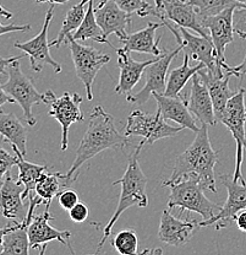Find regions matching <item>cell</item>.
<instances>
[{
  "label": "cell",
  "instance_id": "1",
  "mask_svg": "<svg viewBox=\"0 0 246 255\" xmlns=\"http://www.w3.org/2000/svg\"><path fill=\"white\" fill-rule=\"evenodd\" d=\"M129 145V137L121 135L115 128L114 117L105 112L100 106H97L89 114L88 128L76 150L73 166L65 174V182L75 180V172L87 161L96 157L98 153L110 148L124 150Z\"/></svg>",
  "mask_w": 246,
  "mask_h": 255
},
{
  "label": "cell",
  "instance_id": "2",
  "mask_svg": "<svg viewBox=\"0 0 246 255\" xmlns=\"http://www.w3.org/2000/svg\"><path fill=\"white\" fill-rule=\"evenodd\" d=\"M218 162V152L214 151L208 137V126L202 123L196 131V137L185 152L179 155L174 164L173 173L168 180H164V187L173 184L190 174L197 175L203 189L217 193L214 167Z\"/></svg>",
  "mask_w": 246,
  "mask_h": 255
},
{
  "label": "cell",
  "instance_id": "3",
  "mask_svg": "<svg viewBox=\"0 0 246 255\" xmlns=\"http://www.w3.org/2000/svg\"><path fill=\"white\" fill-rule=\"evenodd\" d=\"M141 148L136 147V150L131 153L128 161V167L123 177L119 180L113 182V185H120V198H119L118 206H116L112 219L107 223L103 231V237L98 244V249H102L104 242L109 238L113 227L125 210L132 206L146 207L148 198L146 193L147 178L142 172L139 163V155Z\"/></svg>",
  "mask_w": 246,
  "mask_h": 255
},
{
  "label": "cell",
  "instance_id": "4",
  "mask_svg": "<svg viewBox=\"0 0 246 255\" xmlns=\"http://www.w3.org/2000/svg\"><path fill=\"white\" fill-rule=\"evenodd\" d=\"M170 188V198H169V209L180 207L189 212H196L205 220L214 216L221 210L222 206L214 204L203 194V188L201 185L197 175L190 174L178 182L168 185Z\"/></svg>",
  "mask_w": 246,
  "mask_h": 255
},
{
  "label": "cell",
  "instance_id": "5",
  "mask_svg": "<svg viewBox=\"0 0 246 255\" xmlns=\"http://www.w3.org/2000/svg\"><path fill=\"white\" fill-rule=\"evenodd\" d=\"M245 90L240 87L227 102L223 114H222L219 122L229 129L232 132L233 139L237 143V153H235V169L232 179L234 182H240L242 184H246L245 179L242 173L243 163V152L246 151V132H245V122H246V107L244 103Z\"/></svg>",
  "mask_w": 246,
  "mask_h": 255
},
{
  "label": "cell",
  "instance_id": "6",
  "mask_svg": "<svg viewBox=\"0 0 246 255\" xmlns=\"http://www.w3.org/2000/svg\"><path fill=\"white\" fill-rule=\"evenodd\" d=\"M181 130H184L182 127H173L166 123L158 112L155 114H147L140 110H135L128 117L124 135L126 137H142L141 142L137 145V147L142 150L144 146L153 145L158 140L175 136Z\"/></svg>",
  "mask_w": 246,
  "mask_h": 255
},
{
  "label": "cell",
  "instance_id": "7",
  "mask_svg": "<svg viewBox=\"0 0 246 255\" xmlns=\"http://www.w3.org/2000/svg\"><path fill=\"white\" fill-rule=\"evenodd\" d=\"M65 43L69 44L71 50L74 66H75L76 76L81 80L86 89L87 100H93V82L100 69L109 63L110 57L103 54L96 48L89 46H82L79 41H75L73 36L68 34Z\"/></svg>",
  "mask_w": 246,
  "mask_h": 255
},
{
  "label": "cell",
  "instance_id": "8",
  "mask_svg": "<svg viewBox=\"0 0 246 255\" xmlns=\"http://www.w3.org/2000/svg\"><path fill=\"white\" fill-rule=\"evenodd\" d=\"M7 81L2 84V89L21 106L28 126H36L37 119L33 116L32 108L34 105L43 102V94L38 92L32 79L22 73L18 60L7 66Z\"/></svg>",
  "mask_w": 246,
  "mask_h": 255
},
{
  "label": "cell",
  "instance_id": "9",
  "mask_svg": "<svg viewBox=\"0 0 246 255\" xmlns=\"http://www.w3.org/2000/svg\"><path fill=\"white\" fill-rule=\"evenodd\" d=\"M163 26H165L168 30L175 37L179 47L184 50V54H186L190 59L197 60L202 63L203 65L211 71L219 76L224 75L223 69L218 68L216 63V52L211 39L205 38L202 36H195L191 32L185 27H179L175 23L170 21H162Z\"/></svg>",
  "mask_w": 246,
  "mask_h": 255
},
{
  "label": "cell",
  "instance_id": "10",
  "mask_svg": "<svg viewBox=\"0 0 246 255\" xmlns=\"http://www.w3.org/2000/svg\"><path fill=\"white\" fill-rule=\"evenodd\" d=\"M83 97L79 94L65 92L60 97H57L52 90L43 94V103L50 106L49 116L62 126V151L68 148V135L71 124L83 121V114L80 110V105Z\"/></svg>",
  "mask_w": 246,
  "mask_h": 255
},
{
  "label": "cell",
  "instance_id": "11",
  "mask_svg": "<svg viewBox=\"0 0 246 255\" xmlns=\"http://www.w3.org/2000/svg\"><path fill=\"white\" fill-rule=\"evenodd\" d=\"M150 15L156 16L161 21H170L179 27L192 30L210 39L207 31L201 25V17L196 9L189 2L180 0H155V6L151 9Z\"/></svg>",
  "mask_w": 246,
  "mask_h": 255
},
{
  "label": "cell",
  "instance_id": "12",
  "mask_svg": "<svg viewBox=\"0 0 246 255\" xmlns=\"http://www.w3.org/2000/svg\"><path fill=\"white\" fill-rule=\"evenodd\" d=\"M180 50L181 48L178 47L176 49L171 50V52H164L162 57L156 59L150 65H147L144 71L145 79H146L145 86L137 94L126 95V100L137 106H142L144 103L147 102L152 92L164 94L169 66H170L174 58H176V55L180 53Z\"/></svg>",
  "mask_w": 246,
  "mask_h": 255
},
{
  "label": "cell",
  "instance_id": "13",
  "mask_svg": "<svg viewBox=\"0 0 246 255\" xmlns=\"http://www.w3.org/2000/svg\"><path fill=\"white\" fill-rule=\"evenodd\" d=\"M53 15H54V5H50V7L47 11L46 18H44L43 27L41 32L37 34L34 38L28 42H16L15 47L17 49H21L25 52L26 55H28L31 63V68L36 73L42 71V69L46 65H50L55 73L62 71V65L55 62L49 53V43H48V28L49 23L52 21Z\"/></svg>",
  "mask_w": 246,
  "mask_h": 255
},
{
  "label": "cell",
  "instance_id": "14",
  "mask_svg": "<svg viewBox=\"0 0 246 255\" xmlns=\"http://www.w3.org/2000/svg\"><path fill=\"white\" fill-rule=\"evenodd\" d=\"M219 179H221L222 184L227 188V191H228L227 201L214 216L202 222H198L200 227L214 226L216 230L228 227L230 222L234 221L235 215L240 210L246 209V184H242V183L238 184V182H234L227 174H221Z\"/></svg>",
  "mask_w": 246,
  "mask_h": 255
},
{
  "label": "cell",
  "instance_id": "15",
  "mask_svg": "<svg viewBox=\"0 0 246 255\" xmlns=\"http://www.w3.org/2000/svg\"><path fill=\"white\" fill-rule=\"evenodd\" d=\"M235 7H229L217 15L201 18V25L206 31L210 32L208 36H210L214 52H216L217 66L221 69H223L227 64L226 57H224L226 47L234 41V31H233V11Z\"/></svg>",
  "mask_w": 246,
  "mask_h": 255
},
{
  "label": "cell",
  "instance_id": "16",
  "mask_svg": "<svg viewBox=\"0 0 246 255\" xmlns=\"http://www.w3.org/2000/svg\"><path fill=\"white\" fill-rule=\"evenodd\" d=\"M94 15H96L97 23L102 30V43H107L109 46L112 44L108 41V37L110 34H115L119 42L123 41L128 36L126 28L131 23L132 15L123 11L115 4L114 0L100 1L98 7L94 10Z\"/></svg>",
  "mask_w": 246,
  "mask_h": 255
},
{
  "label": "cell",
  "instance_id": "17",
  "mask_svg": "<svg viewBox=\"0 0 246 255\" xmlns=\"http://www.w3.org/2000/svg\"><path fill=\"white\" fill-rule=\"evenodd\" d=\"M50 220H54V217L47 210L43 214L34 215L32 221L30 222L27 227L30 248H42L41 254H43L47 244L50 241H58L68 247L71 252H74L70 246V241H69L71 237V232H69V231H59L57 228L52 227L49 225Z\"/></svg>",
  "mask_w": 246,
  "mask_h": 255
},
{
  "label": "cell",
  "instance_id": "18",
  "mask_svg": "<svg viewBox=\"0 0 246 255\" xmlns=\"http://www.w3.org/2000/svg\"><path fill=\"white\" fill-rule=\"evenodd\" d=\"M200 228L197 221H182L164 210L161 216L158 238L168 246L181 247L191 241L196 231Z\"/></svg>",
  "mask_w": 246,
  "mask_h": 255
},
{
  "label": "cell",
  "instance_id": "19",
  "mask_svg": "<svg viewBox=\"0 0 246 255\" xmlns=\"http://www.w3.org/2000/svg\"><path fill=\"white\" fill-rule=\"evenodd\" d=\"M23 184L15 180L7 172L0 185V211L2 216L18 222L25 220L27 211L23 205Z\"/></svg>",
  "mask_w": 246,
  "mask_h": 255
},
{
  "label": "cell",
  "instance_id": "20",
  "mask_svg": "<svg viewBox=\"0 0 246 255\" xmlns=\"http://www.w3.org/2000/svg\"><path fill=\"white\" fill-rule=\"evenodd\" d=\"M151 96H153L157 102V112L163 119H170L184 129H190L194 132L200 129L187 107V100L181 95L178 97H171L158 92H152Z\"/></svg>",
  "mask_w": 246,
  "mask_h": 255
},
{
  "label": "cell",
  "instance_id": "21",
  "mask_svg": "<svg viewBox=\"0 0 246 255\" xmlns=\"http://www.w3.org/2000/svg\"><path fill=\"white\" fill-rule=\"evenodd\" d=\"M197 74L200 76L201 81L206 85L208 92H210L216 122H219V119H221L222 114L224 112V108L227 106V102L235 94L229 87V80L232 76L228 73H224L223 76H219L217 74L212 73L206 66L200 69L197 71Z\"/></svg>",
  "mask_w": 246,
  "mask_h": 255
},
{
  "label": "cell",
  "instance_id": "22",
  "mask_svg": "<svg viewBox=\"0 0 246 255\" xmlns=\"http://www.w3.org/2000/svg\"><path fill=\"white\" fill-rule=\"evenodd\" d=\"M191 79V90H190V96L187 98L189 111L196 116V118L201 123H205L207 126H214L217 122L216 117H214L210 92H208L206 85L201 81L197 73L194 74Z\"/></svg>",
  "mask_w": 246,
  "mask_h": 255
},
{
  "label": "cell",
  "instance_id": "23",
  "mask_svg": "<svg viewBox=\"0 0 246 255\" xmlns=\"http://www.w3.org/2000/svg\"><path fill=\"white\" fill-rule=\"evenodd\" d=\"M114 49L118 55V66L120 69V75H119L118 85L115 86V92L116 94H128L136 86L141 76L144 75L145 68L155 62L156 59L136 62L130 57V53L124 50L123 48L120 49L114 48Z\"/></svg>",
  "mask_w": 246,
  "mask_h": 255
},
{
  "label": "cell",
  "instance_id": "24",
  "mask_svg": "<svg viewBox=\"0 0 246 255\" xmlns=\"http://www.w3.org/2000/svg\"><path fill=\"white\" fill-rule=\"evenodd\" d=\"M162 22H150L147 25V27L135 32V33L128 34L123 41H120L121 43H124L123 49L129 53H146V54H153L158 57L162 53V50L158 47L162 36H160L156 39V31L162 27Z\"/></svg>",
  "mask_w": 246,
  "mask_h": 255
},
{
  "label": "cell",
  "instance_id": "25",
  "mask_svg": "<svg viewBox=\"0 0 246 255\" xmlns=\"http://www.w3.org/2000/svg\"><path fill=\"white\" fill-rule=\"evenodd\" d=\"M0 135L4 141L16 146L23 156H27V129L17 116L0 111Z\"/></svg>",
  "mask_w": 246,
  "mask_h": 255
},
{
  "label": "cell",
  "instance_id": "26",
  "mask_svg": "<svg viewBox=\"0 0 246 255\" xmlns=\"http://www.w3.org/2000/svg\"><path fill=\"white\" fill-rule=\"evenodd\" d=\"M31 221H32V219L26 216L23 221H16L12 230L5 233L4 242H2V254H30L27 227Z\"/></svg>",
  "mask_w": 246,
  "mask_h": 255
},
{
  "label": "cell",
  "instance_id": "27",
  "mask_svg": "<svg viewBox=\"0 0 246 255\" xmlns=\"http://www.w3.org/2000/svg\"><path fill=\"white\" fill-rule=\"evenodd\" d=\"M14 150L15 155H16V166L18 167V182L23 184L25 191H23V200L28 196L31 191L34 190L37 183L41 179V177L47 172L46 166H41V164H34L31 162L26 161L25 156L18 151L16 146H11Z\"/></svg>",
  "mask_w": 246,
  "mask_h": 255
},
{
  "label": "cell",
  "instance_id": "28",
  "mask_svg": "<svg viewBox=\"0 0 246 255\" xmlns=\"http://www.w3.org/2000/svg\"><path fill=\"white\" fill-rule=\"evenodd\" d=\"M190 58L186 54H184V62L182 65L179 68L173 69V70L169 73L168 75V81L165 85V91L163 95L165 96H171V97H178L180 96L182 89L185 87V85L187 84L190 79L192 78L194 74H196L200 69H202L203 64L198 63L196 66H190L189 65Z\"/></svg>",
  "mask_w": 246,
  "mask_h": 255
},
{
  "label": "cell",
  "instance_id": "29",
  "mask_svg": "<svg viewBox=\"0 0 246 255\" xmlns=\"http://www.w3.org/2000/svg\"><path fill=\"white\" fill-rule=\"evenodd\" d=\"M89 0H81L78 5H74L68 12H66L64 21H63L62 28H60L59 33H58L57 38L49 43V47L60 48L63 43L65 42L66 36L73 32H75L81 25L82 20H83L84 14H86V5L88 4Z\"/></svg>",
  "mask_w": 246,
  "mask_h": 255
},
{
  "label": "cell",
  "instance_id": "30",
  "mask_svg": "<svg viewBox=\"0 0 246 255\" xmlns=\"http://www.w3.org/2000/svg\"><path fill=\"white\" fill-rule=\"evenodd\" d=\"M93 1L94 0H89L88 7L86 10L83 20H82L81 25L75 32L71 33L73 38L75 41H87V39H93V41L102 43V30L97 23L96 15H94L93 9Z\"/></svg>",
  "mask_w": 246,
  "mask_h": 255
},
{
  "label": "cell",
  "instance_id": "31",
  "mask_svg": "<svg viewBox=\"0 0 246 255\" xmlns=\"http://www.w3.org/2000/svg\"><path fill=\"white\" fill-rule=\"evenodd\" d=\"M63 178H65V174H48L46 172V173L42 175L41 179L38 180L36 188H34V191H36L37 195H38L39 198L43 199V201L46 203L47 211H49V206L53 198H54L55 195H58L59 189L62 188L60 179H63Z\"/></svg>",
  "mask_w": 246,
  "mask_h": 255
},
{
  "label": "cell",
  "instance_id": "32",
  "mask_svg": "<svg viewBox=\"0 0 246 255\" xmlns=\"http://www.w3.org/2000/svg\"><path fill=\"white\" fill-rule=\"evenodd\" d=\"M187 2L196 9L201 18L210 17L229 7H238L243 5L235 0H187Z\"/></svg>",
  "mask_w": 246,
  "mask_h": 255
},
{
  "label": "cell",
  "instance_id": "33",
  "mask_svg": "<svg viewBox=\"0 0 246 255\" xmlns=\"http://www.w3.org/2000/svg\"><path fill=\"white\" fill-rule=\"evenodd\" d=\"M112 246L121 255H135L139 253V239L134 230H123L116 233L112 239Z\"/></svg>",
  "mask_w": 246,
  "mask_h": 255
},
{
  "label": "cell",
  "instance_id": "34",
  "mask_svg": "<svg viewBox=\"0 0 246 255\" xmlns=\"http://www.w3.org/2000/svg\"><path fill=\"white\" fill-rule=\"evenodd\" d=\"M114 2L126 14H137L140 17L150 16V11L152 9V6L145 0H114Z\"/></svg>",
  "mask_w": 246,
  "mask_h": 255
},
{
  "label": "cell",
  "instance_id": "35",
  "mask_svg": "<svg viewBox=\"0 0 246 255\" xmlns=\"http://www.w3.org/2000/svg\"><path fill=\"white\" fill-rule=\"evenodd\" d=\"M233 31L242 39H246V5L235 7L233 11Z\"/></svg>",
  "mask_w": 246,
  "mask_h": 255
},
{
  "label": "cell",
  "instance_id": "36",
  "mask_svg": "<svg viewBox=\"0 0 246 255\" xmlns=\"http://www.w3.org/2000/svg\"><path fill=\"white\" fill-rule=\"evenodd\" d=\"M14 166H16V156H11L0 146V182H2L5 174Z\"/></svg>",
  "mask_w": 246,
  "mask_h": 255
},
{
  "label": "cell",
  "instance_id": "37",
  "mask_svg": "<svg viewBox=\"0 0 246 255\" xmlns=\"http://www.w3.org/2000/svg\"><path fill=\"white\" fill-rule=\"evenodd\" d=\"M58 201L59 205L64 210H70L79 201V195L75 190L65 189L58 193Z\"/></svg>",
  "mask_w": 246,
  "mask_h": 255
},
{
  "label": "cell",
  "instance_id": "38",
  "mask_svg": "<svg viewBox=\"0 0 246 255\" xmlns=\"http://www.w3.org/2000/svg\"><path fill=\"white\" fill-rule=\"evenodd\" d=\"M69 216H70V219L76 223L84 222L87 220V217H88V207H87L84 203L78 201L75 205L69 210Z\"/></svg>",
  "mask_w": 246,
  "mask_h": 255
},
{
  "label": "cell",
  "instance_id": "39",
  "mask_svg": "<svg viewBox=\"0 0 246 255\" xmlns=\"http://www.w3.org/2000/svg\"><path fill=\"white\" fill-rule=\"evenodd\" d=\"M223 70L226 73H228L230 76H235V78H243V76L246 75V50H245V55L243 62L237 66H229L228 64H226V66L223 68Z\"/></svg>",
  "mask_w": 246,
  "mask_h": 255
},
{
  "label": "cell",
  "instance_id": "40",
  "mask_svg": "<svg viewBox=\"0 0 246 255\" xmlns=\"http://www.w3.org/2000/svg\"><path fill=\"white\" fill-rule=\"evenodd\" d=\"M28 30H31L30 25L18 26L16 23H10V25H1V23H0V36L11 33V32H26Z\"/></svg>",
  "mask_w": 246,
  "mask_h": 255
},
{
  "label": "cell",
  "instance_id": "41",
  "mask_svg": "<svg viewBox=\"0 0 246 255\" xmlns=\"http://www.w3.org/2000/svg\"><path fill=\"white\" fill-rule=\"evenodd\" d=\"M26 54L23 55H17V57H10V58H4V57H0V74H5L6 75L7 74V66L10 65L12 62H15V60H20L22 59L23 57H25Z\"/></svg>",
  "mask_w": 246,
  "mask_h": 255
},
{
  "label": "cell",
  "instance_id": "42",
  "mask_svg": "<svg viewBox=\"0 0 246 255\" xmlns=\"http://www.w3.org/2000/svg\"><path fill=\"white\" fill-rule=\"evenodd\" d=\"M234 221L237 223V227L242 232H246V209L240 210L234 217Z\"/></svg>",
  "mask_w": 246,
  "mask_h": 255
},
{
  "label": "cell",
  "instance_id": "43",
  "mask_svg": "<svg viewBox=\"0 0 246 255\" xmlns=\"http://www.w3.org/2000/svg\"><path fill=\"white\" fill-rule=\"evenodd\" d=\"M14 102H15L14 98L10 97V96L4 91L2 85L0 84V107H1L2 105H5V103H14Z\"/></svg>",
  "mask_w": 246,
  "mask_h": 255
},
{
  "label": "cell",
  "instance_id": "44",
  "mask_svg": "<svg viewBox=\"0 0 246 255\" xmlns=\"http://www.w3.org/2000/svg\"><path fill=\"white\" fill-rule=\"evenodd\" d=\"M15 223H16V221H15ZM15 223L7 225L6 227H4V228H0V254H2V242H4L5 233H7L10 230H12V227L15 226Z\"/></svg>",
  "mask_w": 246,
  "mask_h": 255
},
{
  "label": "cell",
  "instance_id": "45",
  "mask_svg": "<svg viewBox=\"0 0 246 255\" xmlns=\"http://www.w3.org/2000/svg\"><path fill=\"white\" fill-rule=\"evenodd\" d=\"M69 0H36L37 4H43V2H49V4H65Z\"/></svg>",
  "mask_w": 246,
  "mask_h": 255
},
{
  "label": "cell",
  "instance_id": "46",
  "mask_svg": "<svg viewBox=\"0 0 246 255\" xmlns=\"http://www.w3.org/2000/svg\"><path fill=\"white\" fill-rule=\"evenodd\" d=\"M0 16H2V17L5 18H11L14 15H12L9 10H6L5 7H2L1 5H0Z\"/></svg>",
  "mask_w": 246,
  "mask_h": 255
},
{
  "label": "cell",
  "instance_id": "47",
  "mask_svg": "<svg viewBox=\"0 0 246 255\" xmlns=\"http://www.w3.org/2000/svg\"><path fill=\"white\" fill-rule=\"evenodd\" d=\"M235 1L240 2V4H245L246 5V0H235Z\"/></svg>",
  "mask_w": 246,
  "mask_h": 255
},
{
  "label": "cell",
  "instance_id": "48",
  "mask_svg": "<svg viewBox=\"0 0 246 255\" xmlns=\"http://www.w3.org/2000/svg\"><path fill=\"white\" fill-rule=\"evenodd\" d=\"M180 1H184V2H187V0H180Z\"/></svg>",
  "mask_w": 246,
  "mask_h": 255
},
{
  "label": "cell",
  "instance_id": "49",
  "mask_svg": "<svg viewBox=\"0 0 246 255\" xmlns=\"http://www.w3.org/2000/svg\"><path fill=\"white\" fill-rule=\"evenodd\" d=\"M102 1H107V0H102Z\"/></svg>",
  "mask_w": 246,
  "mask_h": 255
},
{
  "label": "cell",
  "instance_id": "50",
  "mask_svg": "<svg viewBox=\"0 0 246 255\" xmlns=\"http://www.w3.org/2000/svg\"><path fill=\"white\" fill-rule=\"evenodd\" d=\"M1 183H2V182H0V185H1Z\"/></svg>",
  "mask_w": 246,
  "mask_h": 255
}]
</instances>
